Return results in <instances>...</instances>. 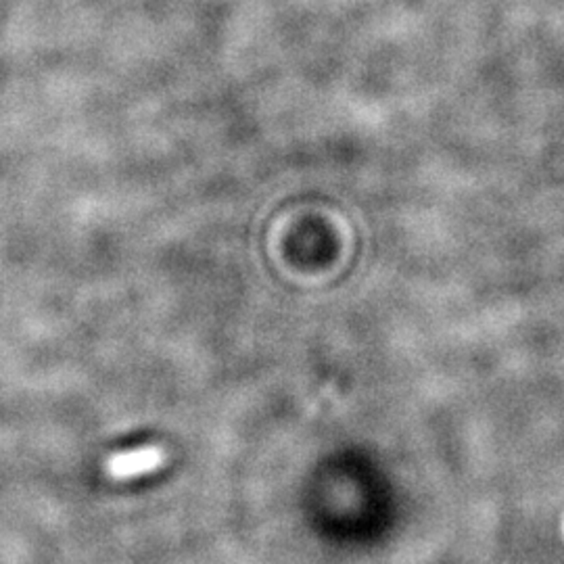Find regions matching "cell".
Listing matches in <instances>:
<instances>
[{"label":"cell","instance_id":"cell-1","mask_svg":"<svg viewBox=\"0 0 564 564\" xmlns=\"http://www.w3.org/2000/svg\"><path fill=\"white\" fill-rule=\"evenodd\" d=\"M161 464V452L157 448H138L113 454L105 462V473L113 481H132L155 471Z\"/></svg>","mask_w":564,"mask_h":564}]
</instances>
